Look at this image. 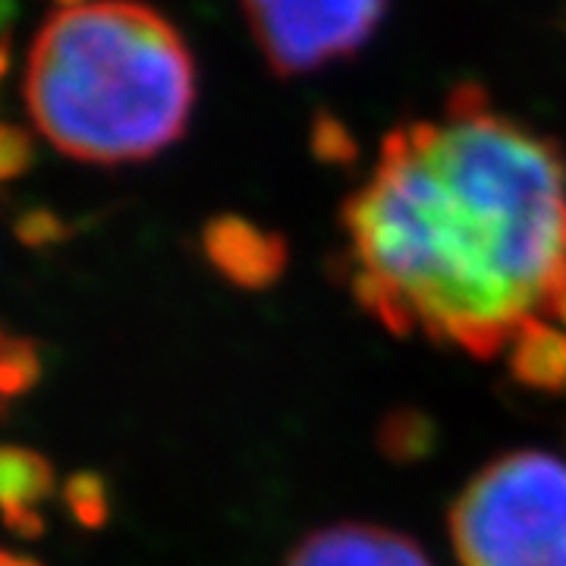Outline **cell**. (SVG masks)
<instances>
[{"mask_svg":"<svg viewBox=\"0 0 566 566\" xmlns=\"http://www.w3.org/2000/svg\"><path fill=\"white\" fill-rule=\"evenodd\" d=\"M344 227L356 300L394 334L488 359L566 296L564 155L479 85H457L441 120L387 133Z\"/></svg>","mask_w":566,"mask_h":566,"instance_id":"obj_1","label":"cell"},{"mask_svg":"<svg viewBox=\"0 0 566 566\" xmlns=\"http://www.w3.org/2000/svg\"><path fill=\"white\" fill-rule=\"evenodd\" d=\"M22 95L41 136L66 158L145 161L186 133L196 61L158 10L95 0L41 25Z\"/></svg>","mask_w":566,"mask_h":566,"instance_id":"obj_2","label":"cell"},{"mask_svg":"<svg viewBox=\"0 0 566 566\" xmlns=\"http://www.w3.org/2000/svg\"><path fill=\"white\" fill-rule=\"evenodd\" d=\"M463 566H566V463L520 450L485 465L450 510Z\"/></svg>","mask_w":566,"mask_h":566,"instance_id":"obj_3","label":"cell"},{"mask_svg":"<svg viewBox=\"0 0 566 566\" xmlns=\"http://www.w3.org/2000/svg\"><path fill=\"white\" fill-rule=\"evenodd\" d=\"M252 39L277 76L349 57L385 20L387 0H243Z\"/></svg>","mask_w":566,"mask_h":566,"instance_id":"obj_4","label":"cell"},{"mask_svg":"<svg viewBox=\"0 0 566 566\" xmlns=\"http://www.w3.org/2000/svg\"><path fill=\"white\" fill-rule=\"evenodd\" d=\"M202 249L208 262L243 290H264L277 283L290 259L283 237L268 233L240 214H218L205 223Z\"/></svg>","mask_w":566,"mask_h":566,"instance_id":"obj_5","label":"cell"},{"mask_svg":"<svg viewBox=\"0 0 566 566\" xmlns=\"http://www.w3.org/2000/svg\"><path fill=\"white\" fill-rule=\"evenodd\" d=\"M286 566H431L422 547L400 532L365 523H340L312 532Z\"/></svg>","mask_w":566,"mask_h":566,"instance_id":"obj_6","label":"cell"},{"mask_svg":"<svg viewBox=\"0 0 566 566\" xmlns=\"http://www.w3.org/2000/svg\"><path fill=\"white\" fill-rule=\"evenodd\" d=\"M54 491V469L51 463L25 447H7L0 457V501L7 526L22 538L41 535L39 504Z\"/></svg>","mask_w":566,"mask_h":566,"instance_id":"obj_7","label":"cell"},{"mask_svg":"<svg viewBox=\"0 0 566 566\" xmlns=\"http://www.w3.org/2000/svg\"><path fill=\"white\" fill-rule=\"evenodd\" d=\"M510 371L532 390H566V334L545 318L526 322L510 340Z\"/></svg>","mask_w":566,"mask_h":566,"instance_id":"obj_8","label":"cell"},{"mask_svg":"<svg viewBox=\"0 0 566 566\" xmlns=\"http://www.w3.org/2000/svg\"><path fill=\"white\" fill-rule=\"evenodd\" d=\"M378 441H381V450L390 460L412 463V460H422L424 453L431 450L434 428H431L428 416H422V412H394L381 424Z\"/></svg>","mask_w":566,"mask_h":566,"instance_id":"obj_9","label":"cell"},{"mask_svg":"<svg viewBox=\"0 0 566 566\" xmlns=\"http://www.w3.org/2000/svg\"><path fill=\"white\" fill-rule=\"evenodd\" d=\"M308 148H312V155L318 161L331 164V167H349L359 158V145L353 139V133L331 111H318L315 114L312 133H308Z\"/></svg>","mask_w":566,"mask_h":566,"instance_id":"obj_10","label":"cell"},{"mask_svg":"<svg viewBox=\"0 0 566 566\" xmlns=\"http://www.w3.org/2000/svg\"><path fill=\"white\" fill-rule=\"evenodd\" d=\"M41 359L39 349L32 340L22 337H3L0 346V390L7 400H13L17 394L29 390L39 381Z\"/></svg>","mask_w":566,"mask_h":566,"instance_id":"obj_11","label":"cell"},{"mask_svg":"<svg viewBox=\"0 0 566 566\" xmlns=\"http://www.w3.org/2000/svg\"><path fill=\"white\" fill-rule=\"evenodd\" d=\"M63 501L85 528L104 526V520H107V491H104V482L98 475H92V472L73 475L63 488Z\"/></svg>","mask_w":566,"mask_h":566,"instance_id":"obj_12","label":"cell"},{"mask_svg":"<svg viewBox=\"0 0 566 566\" xmlns=\"http://www.w3.org/2000/svg\"><path fill=\"white\" fill-rule=\"evenodd\" d=\"M17 240L29 249H41V245L61 243L70 237V227L61 221V214H54L51 208H32V211H22L17 223Z\"/></svg>","mask_w":566,"mask_h":566,"instance_id":"obj_13","label":"cell"},{"mask_svg":"<svg viewBox=\"0 0 566 566\" xmlns=\"http://www.w3.org/2000/svg\"><path fill=\"white\" fill-rule=\"evenodd\" d=\"M32 164V139L29 133L17 126V123H7L0 129V177L3 180H13L29 170Z\"/></svg>","mask_w":566,"mask_h":566,"instance_id":"obj_14","label":"cell"},{"mask_svg":"<svg viewBox=\"0 0 566 566\" xmlns=\"http://www.w3.org/2000/svg\"><path fill=\"white\" fill-rule=\"evenodd\" d=\"M0 566H39L35 560H25V557H17V554H3Z\"/></svg>","mask_w":566,"mask_h":566,"instance_id":"obj_15","label":"cell"},{"mask_svg":"<svg viewBox=\"0 0 566 566\" xmlns=\"http://www.w3.org/2000/svg\"><path fill=\"white\" fill-rule=\"evenodd\" d=\"M54 3H57L61 10H73V7H82L85 0H54Z\"/></svg>","mask_w":566,"mask_h":566,"instance_id":"obj_16","label":"cell"},{"mask_svg":"<svg viewBox=\"0 0 566 566\" xmlns=\"http://www.w3.org/2000/svg\"><path fill=\"white\" fill-rule=\"evenodd\" d=\"M554 315H557V318H560V322L566 324V296H564V300H560V303H557V308H554Z\"/></svg>","mask_w":566,"mask_h":566,"instance_id":"obj_17","label":"cell"}]
</instances>
